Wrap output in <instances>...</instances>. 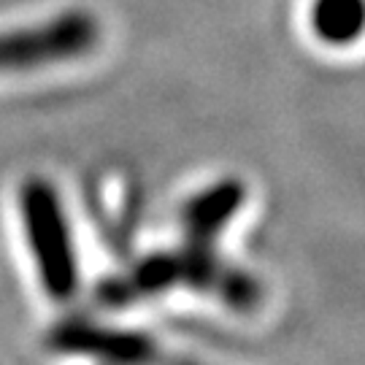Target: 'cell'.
<instances>
[{
	"mask_svg": "<svg viewBox=\"0 0 365 365\" xmlns=\"http://www.w3.org/2000/svg\"><path fill=\"white\" fill-rule=\"evenodd\" d=\"M19 209L27 247L33 252V262L46 295L54 300L73 298L78 289L76 249L54 184L41 176H30L19 190Z\"/></svg>",
	"mask_w": 365,
	"mask_h": 365,
	"instance_id": "cell-1",
	"label": "cell"
},
{
	"mask_svg": "<svg viewBox=\"0 0 365 365\" xmlns=\"http://www.w3.org/2000/svg\"><path fill=\"white\" fill-rule=\"evenodd\" d=\"M54 346L68 349V352H84L103 357V360H117V363H138L155 354V344L130 330H114V327L84 325V322H71L54 330Z\"/></svg>",
	"mask_w": 365,
	"mask_h": 365,
	"instance_id": "cell-5",
	"label": "cell"
},
{
	"mask_svg": "<svg viewBox=\"0 0 365 365\" xmlns=\"http://www.w3.org/2000/svg\"><path fill=\"white\" fill-rule=\"evenodd\" d=\"M182 284L179 252H157L146 260L135 262L128 274L114 276L98 287V300L103 306H130L135 300L152 298L165 289Z\"/></svg>",
	"mask_w": 365,
	"mask_h": 365,
	"instance_id": "cell-4",
	"label": "cell"
},
{
	"mask_svg": "<svg viewBox=\"0 0 365 365\" xmlns=\"http://www.w3.org/2000/svg\"><path fill=\"white\" fill-rule=\"evenodd\" d=\"M247 200V187L238 179H222L190 197L182 209L184 241L214 247L220 233L227 227Z\"/></svg>",
	"mask_w": 365,
	"mask_h": 365,
	"instance_id": "cell-3",
	"label": "cell"
},
{
	"mask_svg": "<svg viewBox=\"0 0 365 365\" xmlns=\"http://www.w3.org/2000/svg\"><path fill=\"white\" fill-rule=\"evenodd\" d=\"M309 22L322 43L349 46L365 36V0H314Z\"/></svg>",
	"mask_w": 365,
	"mask_h": 365,
	"instance_id": "cell-6",
	"label": "cell"
},
{
	"mask_svg": "<svg viewBox=\"0 0 365 365\" xmlns=\"http://www.w3.org/2000/svg\"><path fill=\"white\" fill-rule=\"evenodd\" d=\"M101 41L95 14L84 9L49 16L41 25L16 27L0 33V73H22L36 68L60 66L90 54Z\"/></svg>",
	"mask_w": 365,
	"mask_h": 365,
	"instance_id": "cell-2",
	"label": "cell"
}]
</instances>
